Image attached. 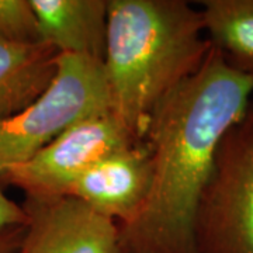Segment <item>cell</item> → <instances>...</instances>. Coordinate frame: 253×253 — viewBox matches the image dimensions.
Here are the masks:
<instances>
[{
	"instance_id": "cell-1",
	"label": "cell",
	"mask_w": 253,
	"mask_h": 253,
	"mask_svg": "<svg viewBox=\"0 0 253 253\" xmlns=\"http://www.w3.org/2000/svg\"><path fill=\"white\" fill-rule=\"evenodd\" d=\"M253 99V76L210 49L200 69L155 107L144 141L151 186L141 211L118 226L124 253H199L194 219L218 146Z\"/></svg>"
},
{
	"instance_id": "cell-2",
	"label": "cell",
	"mask_w": 253,
	"mask_h": 253,
	"mask_svg": "<svg viewBox=\"0 0 253 253\" xmlns=\"http://www.w3.org/2000/svg\"><path fill=\"white\" fill-rule=\"evenodd\" d=\"M211 49L201 10L184 0H109L103 68L111 111L142 141L155 107Z\"/></svg>"
},
{
	"instance_id": "cell-3",
	"label": "cell",
	"mask_w": 253,
	"mask_h": 253,
	"mask_svg": "<svg viewBox=\"0 0 253 253\" xmlns=\"http://www.w3.org/2000/svg\"><path fill=\"white\" fill-rule=\"evenodd\" d=\"M113 113L103 63L59 54L56 72L27 109L0 120V170L24 162L73 126Z\"/></svg>"
},
{
	"instance_id": "cell-4",
	"label": "cell",
	"mask_w": 253,
	"mask_h": 253,
	"mask_svg": "<svg viewBox=\"0 0 253 253\" xmlns=\"http://www.w3.org/2000/svg\"><path fill=\"white\" fill-rule=\"evenodd\" d=\"M194 239L199 253H253V99L218 146Z\"/></svg>"
},
{
	"instance_id": "cell-5",
	"label": "cell",
	"mask_w": 253,
	"mask_h": 253,
	"mask_svg": "<svg viewBox=\"0 0 253 253\" xmlns=\"http://www.w3.org/2000/svg\"><path fill=\"white\" fill-rule=\"evenodd\" d=\"M136 142L113 113L94 116L65 131L27 161L1 169L0 183L21 190L26 197L66 196L96 163Z\"/></svg>"
},
{
	"instance_id": "cell-6",
	"label": "cell",
	"mask_w": 253,
	"mask_h": 253,
	"mask_svg": "<svg viewBox=\"0 0 253 253\" xmlns=\"http://www.w3.org/2000/svg\"><path fill=\"white\" fill-rule=\"evenodd\" d=\"M21 253H124L117 222L72 196L26 197Z\"/></svg>"
},
{
	"instance_id": "cell-7",
	"label": "cell",
	"mask_w": 253,
	"mask_h": 253,
	"mask_svg": "<svg viewBox=\"0 0 253 253\" xmlns=\"http://www.w3.org/2000/svg\"><path fill=\"white\" fill-rule=\"evenodd\" d=\"M151 154L144 141L110 155L83 173L66 196L82 201L118 226L138 215L151 186Z\"/></svg>"
},
{
	"instance_id": "cell-8",
	"label": "cell",
	"mask_w": 253,
	"mask_h": 253,
	"mask_svg": "<svg viewBox=\"0 0 253 253\" xmlns=\"http://www.w3.org/2000/svg\"><path fill=\"white\" fill-rule=\"evenodd\" d=\"M42 41L59 54L103 63L107 44L109 0H30Z\"/></svg>"
},
{
	"instance_id": "cell-9",
	"label": "cell",
	"mask_w": 253,
	"mask_h": 253,
	"mask_svg": "<svg viewBox=\"0 0 253 253\" xmlns=\"http://www.w3.org/2000/svg\"><path fill=\"white\" fill-rule=\"evenodd\" d=\"M58 55L46 42L21 45L0 41V120L27 109L45 90L56 72Z\"/></svg>"
},
{
	"instance_id": "cell-10",
	"label": "cell",
	"mask_w": 253,
	"mask_h": 253,
	"mask_svg": "<svg viewBox=\"0 0 253 253\" xmlns=\"http://www.w3.org/2000/svg\"><path fill=\"white\" fill-rule=\"evenodd\" d=\"M210 45L236 72L253 76V0H203Z\"/></svg>"
},
{
	"instance_id": "cell-11",
	"label": "cell",
	"mask_w": 253,
	"mask_h": 253,
	"mask_svg": "<svg viewBox=\"0 0 253 253\" xmlns=\"http://www.w3.org/2000/svg\"><path fill=\"white\" fill-rule=\"evenodd\" d=\"M0 41L21 45L44 42L30 0H0Z\"/></svg>"
},
{
	"instance_id": "cell-12",
	"label": "cell",
	"mask_w": 253,
	"mask_h": 253,
	"mask_svg": "<svg viewBox=\"0 0 253 253\" xmlns=\"http://www.w3.org/2000/svg\"><path fill=\"white\" fill-rule=\"evenodd\" d=\"M27 225V214L21 204L10 200L0 183V232Z\"/></svg>"
},
{
	"instance_id": "cell-13",
	"label": "cell",
	"mask_w": 253,
	"mask_h": 253,
	"mask_svg": "<svg viewBox=\"0 0 253 253\" xmlns=\"http://www.w3.org/2000/svg\"><path fill=\"white\" fill-rule=\"evenodd\" d=\"M26 226L0 232V253H18L23 245Z\"/></svg>"
},
{
	"instance_id": "cell-14",
	"label": "cell",
	"mask_w": 253,
	"mask_h": 253,
	"mask_svg": "<svg viewBox=\"0 0 253 253\" xmlns=\"http://www.w3.org/2000/svg\"><path fill=\"white\" fill-rule=\"evenodd\" d=\"M18 253H21V252H18Z\"/></svg>"
}]
</instances>
